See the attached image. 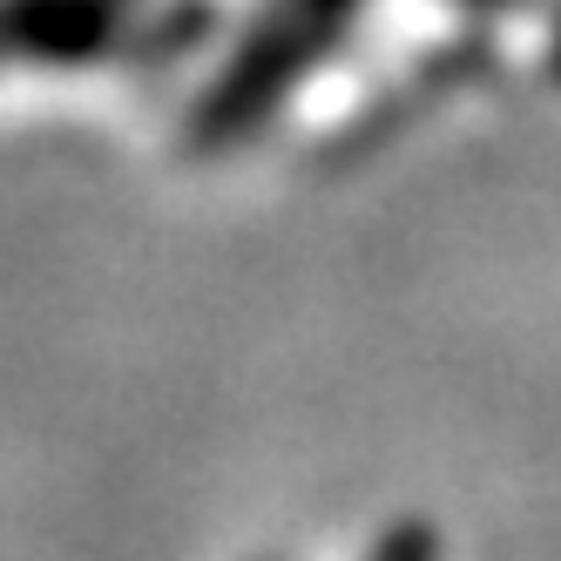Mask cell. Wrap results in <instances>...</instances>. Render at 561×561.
<instances>
[{"mask_svg": "<svg viewBox=\"0 0 561 561\" xmlns=\"http://www.w3.org/2000/svg\"><path fill=\"white\" fill-rule=\"evenodd\" d=\"M358 561H439V535L426 528V520H407V528L379 535L373 554H358Z\"/></svg>", "mask_w": 561, "mask_h": 561, "instance_id": "cell-1", "label": "cell"}]
</instances>
